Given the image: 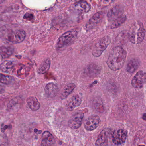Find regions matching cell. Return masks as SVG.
Returning a JSON list of instances; mask_svg holds the SVG:
<instances>
[{"label":"cell","mask_w":146,"mask_h":146,"mask_svg":"<svg viewBox=\"0 0 146 146\" xmlns=\"http://www.w3.org/2000/svg\"><path fill=\"white\" fill-rule=\"evenodd\" d=\"M126 51L121 46L114 48L110 53L107 64L110 69L117 70L121 69L124 64L126 60Z\"/></svg>","instance_id":"cell-1"},{"label":"cell","mask_w":146,"mask_h":146,"mask_svg":"<svg viewBox=\"0 0 146 146\" xmlns=\"http://www.w3.org/2000/svg\"><path fill=\"white\" fill-rule=\"evenodd\" d=\"M77 35L78 32L76 31L66 32L58 40L56 44V49L58 51L68 46L76 40Z\"/></svg>","instance_id":"cell-2"},{"label":"cell","mask_w":146,"mask_h":146,"mask_svg":"<svg viewBox=\"0 0 146 146\" xmlns=\"http://www.w3.org/2000/svg\"><path fill=\"white\" fill-rule=\"evenodd\" d=\"M111 39L110 36H106L100 39L93 48L92 54L95 57H99L106 49L110 44Z\"/></svg>","instance_id":"cell-3"},{"label":"cell","mask_w":146,"mask_h":146,"mask_svg":"<svg viewBox=\"0 0 146 146\" xmlns=\"http://www.w3.org/2000/svg\"><path fill=\"white\" fill-rule=\"evenodd\" d=\"M113 132L110 129L103 130L98 136L96 142V146H108L113 145Z\"/></svg>","instance_id":"cell-4"},{"label":"cell","mask_w":146,"mask_h":146,"mask_svg":"<svg viewBox=\"0 0 146 146\" xmlns=\"http://www.w3.org/2000/svg\"><path fill=\"white\" fill-rule=\"evenodd\" d=\"M5 36V39L8 41L13 43L22 42L26 37V33L23 30H18L16 31H8Z\"/></svg>","instance_id":"cell-5"},{"label":"cell","mask_w":146,"mask_h":146,"mask_svg":"<svg viewBox=\"0 0 146 146\" xmlns=\"http://www.w3.org/2000/svg\"><path fill=\"white\" fill-rule=\"evenodd\" d=\"M84 113L82 111H79L75 113L70 118L68 121V126L72 129H76L81 127Z\"/></svg>","instance_id":"cell-6"},{"label":"cell","mask_w":146,"mask_h":146,"mask_svg":"<svg viewBox=\"0 0 146 146\" xmlns=\"http://www.w3.org/2000/svg\"><path fill=\"white\" fill-rule=\"evenodd\" d=\"M100 121L99 116L96 115H91L84 121V128L88 131H92L99 126Z\"/></svg>","instance_id":"cell-7"},{"label":"cell","mask_w":146,"mask_h":146,"mask_svg":"<svg viewBox=\"0 0 146 146\" xmlns=\"http://www.w3.org/2000/svg\"><path fill=\"white\" fill-rule=\"evenodd\" d=\"M146 82V73L140 71L136 73L131 81V84L136 88H141Z\"/></svg>","instance_id":"cell-8"},{"label":"cell","mask_w":146,"mask_h":146,"mask_svg":"<svg viewBox=\"0 0 146 146\" xmlns=\"http://www.w3.org/2000/svg\"><path fill=\"white\" fill-rule=\"evenodd\" d=\"M127 137L126 132L124 130L119 129L113 133V144L114 145H121L125 142Z\"/></svg>","instance_id":"cell-9"},{"label":"cell","mask_w":146,"mask_h":146,"mask_svg":"<svg viewBox=\"0 0 146 146\" xmlns=\"http://www.w3.org/2000/svg\"><path fill=\"white\" fill-rule=\"evenodd\" d=\"M82 102V98L79 95L76 94L73 96L66 103V110L69 111H73L76 108L80 106Z\"/></svg>","instance_id":"cell-10"},{"label":"cell","mask_w":146,"mask_h":146,"mask_svg":"<svg viewBox=\"0 0 146 146\" xmlns=\"http://www.w3.org/2000/svg\"><path fill=\"white\" fill-rule=\"evenodd\" d=\"M124 10L120 5H117L109 10L108 13V19L109 22L116 19L123 15Z\"/></svg>","instance_id":"cell-11"},{"label":"cell","mask_w":146,"mask_h":146,"mask_svg":"<svg viewBox=\"0 0 146 146\" xmlns=\"http://www.w3.org/2000/svg\"><path fill=\"white\" fill-rule=\"evenodd\" d=\"M45 94L47 97L53 98L55 97L59 91V88L56 84L52 82L47 84L44 89Z\"/></svg>","instance_id":"cell-12"},{"label":"cell","mask_w":146,"mask_h":146,"mask_svg":"<svg viewBox=\"0 0 146 146\" xmlns=\"http://www.w3.org/2000/svg\"><path fill=\"white\" fill-rule=\"evenodd\" d=\"M55 142V139L53 135L48 131L43 132L42 136V146H51Z\"/></svg>","instance_id":"cell-13"},{"label":"cell","mask_w":146,"mask_h":146,"mask_svg":"<svg viewBox=\"0 0 146 146\" xmlns=\"http://www.w3.org/2000/svg\"><path fill=\"white\" fill-rule=\"evenodd\" d=\"M103 18V13L102 12H99L94 15L89 21L87 24V28H93L95 25L99 24Z\"/></svg>","instance_id":"cell-14"},{"label":"cell","mask_w":146,"mask_h":146,"mask_svg":"<svg viewBox=\"0 0 146 146\" xmlns=\"http://www.w3.org/2000/svg\"><path fill=\"white\" fill-rule=\"evenodd\" d=\"M27 104L29 108L33 111H35L40 109V104L37 98L35 96H31L26 100Z\"/></svg>","instance_id":"cell-15"},{"label":"cell","mask_w":146,"mask_h":146,"mask_svg":"<svg viewBox=\"0 0 146 146\" xmlns=\"http://www.w3.org/2000/svg\"><path fill=\"white\" fill-rule=\"evenodd\" d=\"M90 6L88 2L84 1H78L75 4L74 8L76 11L82 13H86L89 11Z\"/></svg>","instance_id":"cell-16"},{"label":"cell","mask_w":146,"mask_h":146,"mask_svg":"<svg viewBox=\"0 0 146 146\" xmlns=\"http://www.w3.org/2000/svg\"><path fill=\"white\" fill-rule=\"evenodd\" d=\"M14 70H16V75L21 78H24L27 76L30 71V68L23 64H20L17 67H14ZM14 72V71H13Z\"/></svg>","instance_id":"cell-17"},{"label":"cell","mask_w":146,"mask_h":146,"mask_svg":"<svg viewBox=\"0 0 146 146\" xmlns=\"http://www.w3.org/2000/svg\"><path fill=\"white\" fill-rule=\"evenodd\" d=\"M14 64L12 61L10 60H6L1 63L0 68L2 72L6 73H12L14 71Z\"/></svg>","instance_id":"cell-18"},{"label":"cell","mask_w":146,"mask_h":146,"mask_svg":"<svg viewBox=\"0 0 146 146\" xmlns=\"http://www.w3.org/2000/svg\"><path fill=\"white\" fill-rule=\"evenodd\" d=\"M51 66V60L49 58L45 59L40 65L37 72L40 75H43L47 73L49 70Z\"/></svg>","instance_id":"cell-19"},{"label":"cell","mask_w":146,"mask_h":146,"mask_svg":"<svg viewBox=\"0 0 146 146\" xmlns=\"http://www.w3.org/2000/svg\"><path fill=\"white\" fill-rule=\"evenodd\" d=\"M76 88V84L73 83H70L65 86L60 94V98L62 100L66 99L72 93Z\"/></svg>","instance_id":"cell-20"},{"label":"cell","mask_w":146,"mask_h":146,"mask_svg":"<svg viewBox=\"0 0 146 146\" xmlns=\"http://www.w3.org/2000/svg\"><path fill=\"white\" fill-rule=\"evenodd\" d=\"M140 65V61L138 59H132L127 64L126 70L129 73H134L138 69Z\"/></svg>","instance_id":"cell-21"},{"label":"cell","mask_w":146,"mask_h":146,"mask_svg":"<svg viewBox=\"0 0 146 146\" xmlns=\"http://www.w3.org/2000/svg\"><path fill=\"white\" fill-rule=\"evenodd\" d=\"M1 56L2 59L9 58L13 53V49L12 47L3 45L1 47Z\"/></svg>","instance_id":"cell-22"},{"label":"cell","mask_w":146,"mask_h":146,"mask_svg":"<svg viewBox=\"0 0 146 146\" xmlns=\"http://www.w3.org/2000/svg\"><path fill=\"white\" fill-rule=\"evenodd\" d=\"M126 19V17L123 15L121 17L111 21L109 25V29H113L118 28L125 23Z\"/></svg>","instance_id":"cell-23"},{"label":"cell","mask_w":146,"mask_h":146,"mask_svg":"<svg viewBox=\"0 0 146 146\" xmlns=\"http://www.w3.org/2000/svg\"><path fill=\"white\" fill-rule=\"evenodd\" d=\"M1 83L5 85H10L14 82V78L12 76L9 75L1 74Z\"/></svg>","instance_id":"cell-24"},{"label":"cell","mask_w":146,"mask_h":146,"mask_svg":"<svg viewBox=\"0 0 146 146\" xmlns=\"http://www.w3.org/2000/svg\"><path fill=\"white\" fill-rule=\"evenodd\" d=\"M137 43H141L143 41L145 35V30L143 28V25L142 24L139 25V28L137 31Z\"/></svg>","instance_id":"cell-25"},{"label":"cell","mask_w":146,"mask_h":146,"mask_svg":"<svg viewBox=\"0 0 146 146\" xmlns=\"http://www.w3.org/2000/svg\"><path fill=\"white\" fill-rule=\"evenodd\" d=\"M33 18V15L31 14H29V13L25 14V16L24 17V18L27 19H29V18L31 19Z\"/></svg>","instance_id":"cell-26"},{"label":"cell","mask_w":146,"mask_h":146,"mask_svg":"<svg viewBox=\"0 0 146 146\" xmlns=\"http://www.w3.org/2000/svg\"><path fill=\"white\" fill-rule=\"evenodd\" d=\"M143 119L144 120H146V113H144L143 116Z\"/></svg>","instance_id":"cell-27"}]
</instances>
